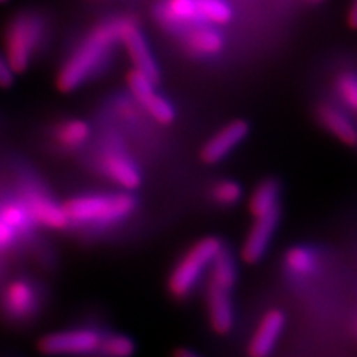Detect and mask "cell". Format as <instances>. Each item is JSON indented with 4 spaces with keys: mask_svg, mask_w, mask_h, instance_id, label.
<instances>
[{
    "mask_svg": "<svg viewBox=\"0 0 357 357\" xmlns=\"http://www.w3.org/2000/svg\"><path fill=\"white\" fill-rule=\"evenodd\" d=\"M127 21L128 17L110 18L88 33L57 75L61 93L75 91L103 69L121 43Z\"/></svg>",
    "mask_w": 357,
    "mask_h": 357,
    "instance_id": "1",
    "label": "cell"
},
{
    "mask_svg": "<svg viewBox=\"0 0 357 357\" xmlns=\"http://www.w3.org/2000/svg\"><path fill=\"white\" fill-rule=\"evenodd\" d=\"M69 228L103 232L124 225L139 210V199L130 191L85 192L64 201Z\"/></svg>",
    "mask_w": 357,
    "mask_h": 357,
    "instance_id": "2",
    "label": "cell"
},
{
    "mask_svg": "<svg viewBox=\"0 0 357 357\" xmlns=\"http://www.w3.org/2000/svg\"><path fill=\"white\" fill-rule=\"evenodd\" d=\"M96 172L122 191L134 192L143 183L137 160L118 134H107L94 155Z\"/></svg>",
    "mask_w": 357,
    "mask_h": 357,
    "instance_id": "3",
    "label": "cell"
},
{
    "mask_svg": "<svg viewBox=\"0 0 357 357\" xmlns=\"http://www.w3.org/2000/svg\"><path fill=\"white\" fill-rule=\"evenodd\" d=\"M15 192L26 204L38 228L48 231L69 229V218L64 203H60L54 197L48 186L35 173L21 170L17 178Z\"/></svg>",
    "mask_w": 357,
    "mask_h": 357,
    "instance_id": "4",
    "label": "cell"
},
{
    "mask_svg": "<svg viewBox=\"0 0 357 357\" xmlns=\"http://www.w3.org/2000/svg\"><path fill=\"white\" fill-rule=\"evenodd\" d=\"M222 248L223 243L218 237L210 236L195 241L176 262L169 275L167 286L172 296L183 299L191 295Z\"/></svg>",
    "mask_w": 357,
    "mask_h": 357,
    "instance_id": "5",
    "label": "cell"
},
{
    "mask_svg": "<svg viewBox=\"0 0 357 357\" xmlns=\"http://www.w3.org/2000/svg\"><path fill=\"white\" fill-rule=\"evenodd\" d=\"M43 36L45 21L39 14L22 13L9 22L5 33V57L17 75L29 69Z\"/></svg>",
    "mask_w": 357,
    "mask_h": 357,
    "instance_id": "6",
    "label": "cell"
},
{
    "mask_svg": "<svg viewBox=\"0 0 357 357\" xmlns=\"http://www.w3.org/2000/svg\"><path fill=\"white\" fill-rule=\"evenodd\" d=\"M105 332L93 325L52 331L39 338L38 350L48 357H96Z\"/></svg>",
    "mask_w": 357,
    "mask_h": 357,
    "instance_id": "7",
    "label": "cell"
},
{
    "mask_svg": "<svg viewBox=\"0 0 357 357\" xmlns=\"http://www.w3.org/2000/svg\"><path fill=\"white\" fill-rule=\"evenodd\" d=\"M43 290L30 277H14L0 292V312L10 323H27L35 319L43 307Z\"/></svg>",
    "mask_w": 357,
    "mask_h": 357,
    "instance_id": "8",
    "label": "cell"
},
{
    "mask_svg": "<svg viewBox=\"0 0 357 357\" xmlns=\"http://www.w3.org/2000/svg\"><path fill=\"white\" fill-rule=\"evenodd\" d=\"M127 85L134 100L146 110V114L161 126H170L176 119L174 106L156 93L155 82L137 70H130L127 75Z\"/></svg>",
    "mask_w": 357,
    "mask_h": 357,
    "instance_id": "9",
    "label": "cell"
},
{
    "mask_svg": "<svg viewBox=\"0 0 357 357\" xmlns=\"http://www.w3.org/2000/svg\"><path fill=\"white\" fill-rule=\"evenodd\" d=\"M121 45H124L134 70L143 73L155 84L160 81V67L155 61L146 38H144L142 30L139 29L137 21L132 17H128L127 24L124 30H122Z\"/></svg>",
    "mask_w": 357,
    "mask_h": 357,
    "instance_id": "10",
    "label": "cell"
},
{
    "mask_svg": "<svg viewBox=\"0 0 357 357\" xmlns=\"http://www.w3.org/2000/svg\"><path fill=\"white\" fill-rule=\"evenodd\" d=\"M278 222H280V208L255 218L253 225L241 245V258L245 264H256L264 258L277 231Z\"/></svg>",
    "mask_w": 357,
    "mask_h": 357,
    "instance_id": "11",
    "label": "cell"
},
{
    "mask_svg": "<svg viewBox=\"0 0 357 357\" xmlns=\"http://www.w3.org/2000/svg\"><path fill=\"white\" fill-rule=\"evenodd\" d=\"M249 136V124L243 119H236L222 127L213 134L199 152L203 162L213 165L223 161L227 156L236 149L241 142Z\"/></svg>",
    "mask_w": 357,
    "mask_h": 357,
    "instance_id": "12",
    "label": "cell"
},
{
    "mask_svg": "<svg viewBox=\"0 0 357 357\" xmlns=\"http://www.w3.org/2000/svg\"><path fill=\"white\" fill-rule=\"evenodd\" d=\"M286 328V314L278 308L266 311L256 326L248 345L249 357H268L280 340Z\"/></svg>",
    "mask_w": 357,
    "mask_h": 357,
    "instance_id": "13",
    "label": "cell"
},
{
    "mask_svg": "<svg viewBox=\"0 0 357 357\" xmlns=\"http://www.w3.org/2000/svg\"><path fill=\"white\" fill-rule=\"evenodd\" d=\"M156 18L169 29H186L206 22L204 0H165L156 10Z\"/></svg>",
    "mask_w": 357,
    "mask_h": 357,
    "instance_id": "14",
    "label": "cell"
},
{
    "mask_svg": "<svg viewBox=\"0 0 357 357\" xmlns=\"http://www.w3.org/2000/svg\"><path fill=\"white\" fill-rule=\"evenodd\" d=\"M232 290L208 283L206 287V304L210 328L219 335H227L236 323V311L231 298Z\"/></svg>",
    "mask_w": 357,
    "mask_h": 357,
    "instance_id": "15",
    "label": "cell"
},
{
    "mask_svg": "<svg viewBox=\"0 0 357 357\" xmlns=\"http://www.w3.org/2000/svg\"><path fill=\"white\" fill-rule=\"evenodd\" d=\"M0 218L18 234L22 243L35 238L39 229L17 192L0 195Z\"/></svg>",
    "mask_w": 357,
    "mask_h": 357,
    "instance_id": "16",
    "label": "cell"
},
{
    "mask_svg": "<svg viewBox=\"0 0 357 357\" xmlns=\"http://www.w3.org/2000/svg\"><path fill=\"white\" fill-rule=\"evenodd\" d=\"M93 128L84 119H66L59 122L52 130V140L64 152L82 149L91 139Z\"/></svg>",
    "mask_w": 357,
    "mask_h": 357,
    "instance_id": "17",
    "label": "cell"
},
{
    "mask_svg": "<svg viewBox=\"0 0 357 357\" xmlns=\"http://www.w3.org/2000/svg\"><path fill=\"white\" fill-rule=\"evenodd\" d=\"M317 118L332 136L337 137L347 146L357 144V128L350 118L332 105H320L317 107Z\"/></svg>",
    "mask_w": 357,
    "mask_h": 357,
    "instance_id": "18",
    "label": "cell"
},
{
    "mask_svg": "<svg viewBox=\"0 0 357 357\" xmlns=\"http://www.w3.org/2000/svg\"><path fill=\"white\" fill-rule=\"evenodd\" d=\"M183 45L185 50L194 57H211L223 50V38L213 29L195 26L186 33Z\"/></svg>",
    "mask_w": 357,
    "mask_h": 357,
    "instance_id": "19",
    "label": "cell"
},
{
    "mask_svg": "<svg viewBox=\"0 0 357 357\" xmlns=\"http://www.w3.org/2000/svg\"><path fill=\"white\" fill-rule=\"evenodd\" d=\"M282 188L275 178H265L258 186L249 199V211L253 218L264 216L273 210L280 208Z\"/></svg>",
    "mask_w": 357,
    "mask_h": 357,
    "instance_id": "20",
    "label": "cell"
},
{
    "mask_svg": "<svg viewBox=\"0 0 357 357\" xmlns=\"http://www.w3.org/2000/svg\"><path fill=\"white\" fill-rule=\"evenodd\" d=\"M207 273H208V278H207L208 283H213V284L232 290L238 278L236 256L232 255L231 250L222 248V250L216 255L213 262H211Z\"/></svg>",
    "mask_w": 357,
    "mask_h": 357,
    "instance_id": "21",
    "label": "cell"
},
{
    "mask_svg": "<svg viewBox=\"0 0 357 357\" xmlns=\"http://www.w3.org/2000/svg\"><path fill=\"white\" fill-rule=\"evenodd\" d=\"M284 266L289 274L298 278L310 277L317 268V256L305 245H294L284 255Z\"/></svg>",
    "mask_w": 357,
    "mask_h": 357,
    "instance_id": "22",
    "label": "cell"
},
{
    "mask_svg": "<svg viewBox=\"0 0 357 357\" xmlns=\"http://www.w3.org/2000/svg\"><path fill=\"white\" fill-rule=\"evenodd\" d=\"M137 344L126 333L106 331L96 357H134Z\"/></svg>",
    "mask_w": 357,
    "mask_h": 357,
    "instance_id": "23",
    "label": "cell"
},
{
    "mask_svg": "<svg viewBox=\"0 0 357 357\" xmlns=\"http://www.w3.org/2000/svg\"><path fill=\"white\" fill-rule=\"evenodd\" d=\"M210 198L220 207H232L243 198V186L231 178L219 181L211 186Z\"/></svg>",
    "mask_w": 357,
    "mask_h": 357,
    "instance_id": "24",
    "label": "cell"
},
{
    "mask_svg": "<svg viewBox=\"0 0 357 357\" xmlns=\"http://www.w3.org/2000/svg\"><path fill=\"white\" fill-rule=\"evenodd\" d=\"M337 91L342 102L349 107L357 110V76L344 73L337 79Z\"/></svg>",
    "mask_w": 357,
    "mask_h": 357,
    "instance_id": "25",
    "label": "cell"
},
{
    "mask_svg": "<svg viewBox=\"0 0 357 357\" xmlns=\"http://www.w3.org/2000/svg\"><path fill=\"white\" fill-rule=\"evenodd\" d=\"M20 244H22V241L18 234L0 218V253L14 250Z\"/></svg>",
    "mask_w": 357,
    "mask_h": 357,
    "instance_id": "26",
    "label": "cell"
},
{
    "mask_svg": "<svg viewBox=\"0 0 357 357\" xmlns=\"http://www.w3.org/2000/svg\"><path fill=\"white\" fill-rule=\"evenodd\" d=\"M15 72L6 60L5 54H0V88L13 86L15 81Z\"/></svg>",
    "mask_w": 357,
    "mask_h": 357,
    "instance_id": "27",
    "label": "cell"
},
{
    "mask_svg": "<svg viewBox=\"0 0 357 357\" xmlns=\"http://www.w3.org/2000/svg\"><path fill=\"white\" fill-rule=\"evenodd\" d=\"M173 357H203L199 353L186 349V347H178L173 351Z\"/></svg>",
    "mask_w": 357,
    "mask_h": 357,
    "instance_id": "28",
    "label": "cell"
},
{
    "mask_svg": "<svg viewBox=\"0 0 357 357\" xmlns=\"http://www.w3.org/2000/svg\"><path fill=\"white\" fill-rule=\"evenodd\" d=\"M349 24L351 29L357 30V0L353 3V6L350 8L349 13Z\"/></svg>",
    "mask_w": 357,
    "mask_h": 357,
    "instance_id": "29",
    "label": "cell"
},
{
    "mask_svg": "<svg viewBox=\"0 0 357 357\" xmlns=\"http://www.w3.org/2000/svg\"><path fill=\"white\" fill-rule=\"evenodd\" d=\"M305 2H310V3H321L323 0H305Z\"/></svg>",
    "mask_w": 357,
    "mask_h": 357,
    "instance_id": "30",
    "label": "cell"
},
{
    "mask_svg": "<svg viewBox=\"0 0 357 357\" xmlns=\"http://www.w3.org/2000/svg\"><path fill=\"white\" fill-rule=\"evenodd\" d=\"M8 2V0H0V5H2V3H6Z\"/></svg>",
    "mask_w": 357,
    "mask_h": 357,
    "instance_id": "31",
    "label": "cell"
}]
</instances>
